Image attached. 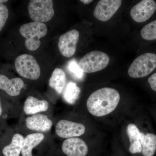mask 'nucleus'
I'll list each match as a JSON object with an SVG mask.
<instances>
[{
  "label": "nucleus",
  "mask_w": 156,
  "mask_h": 156,
  "mask_svg": "<svg viewBox=\"0 0 156 156\" xmlns=\"http://www.w3.org/2000/svg\"><path fill=\"white\" fill-rule=\"evenodd\" d=\"M8 2V0H0V3H2V4H4V3L7 2Z\"/></svg>",
  "instance_id": "cd10ccee"
},
{
  "label": "nucleus",
  "mask_w": 156,
  "mask_h": 156,
  "mask_svg": "<svg viewBox=\"0 0 156 156\" xmlns=\"http://www.w3.org/2000/svg\"><path fill=\"white\" fill-rule=\"evenodd\" d=\"M25 124L28 130L34 132L44 133L50 131L53 122L47 115L38 113L27 117Z\"/></svg>",
  "instance_id": "9b49d317"
},
{
  "label": "nucleus",
  "mask_w": 156,
  "mask_h": 156,
  "mask_svg": "<svg viewBox=\"0 0 156 156\" xmlns=\"http://www.w3.org/2000/svg\"><path fill=\"white\" fill-rule=\"evenodd\" d=\"M24 136L19 133H15L11 143L3 148L2 154L5 156H20L21 153Z\"/></svg>",
  "instance_id": "f3484780"
},
{
  "label": "nucleus",
  "mask_w": 156,
  "mask_h": 156,
  "mask_svg": "<svg viewBox=\"0 0 156 156\" xmlns=\"http://www.w3.org/2000/svg\"><path fill=\"white\" fill-rule=\"evenodd\" d=\"M24 87V82L21 78L10 79L4 75L0 74V89L5 91L10 96H18Z\"/></svg>",
  "instance_id": "ddd939ff"
},
{
  "label": "nucleus",
  "mask_w": 156,
  "mask_h": 156,
  "mask_svg": "<svg viewBox=\"0 0 156 156\" xmlns=\"http://www.w3.org/2000/svg\"><path fill=\"white\" fill-rule=\"evenodd\" d=\"M85 131L86 128L83 124L67 120H60L55 126L57 136L65 139L81 136Z\"/></svg>",
  "instance_id": "0eeeda50"
},
{
  "label": "nucleus",
  "mask_w": 156,
  "mask_h": 156,
  "mask_svg": "<svg viewBox=\"0 0 156 156\" xmlns=\"http://www.w3.org/2000/svg\"><path fill=\"white\" fill-rule=\"evenodd\" d=\"M156 67V54L144 53L133 61L128 69V74L133 78L144 77L150 74Z\"/></svg>",
  "instance_id": "7ed1b4c3"
},
{
  "label": "nucleus",
  "mask_w": 156,
  "mask_h": 156,
  "mask_svg": "<svg viewBox=\"0 0 156 156\" xmlns=\"http://www.w3.org/2000/svg\"><path fill=\"white\" fill-rule=\"evenodd\" d=\"M49 108L50 103L48 101L29 96L23 104V111L25 115L29 116L47 112Z\"/></svg>",
  "instance_id": "4468645a"
},
{
  "label": "nucleus",
  "mask_w": 156,
  "mask_h": 156,
  "mask_svg": "<svg viewBox=\"0 0 156 156\" xmlns=\"http://www.w3.org/2000/svg\"><path fill=\"white\" fill-rule=\"evenodd\" d=\"M62 149L67 156H86L89 151L86 143L78 137L66 139L62 143Z\"/></svg>",
  "instance_id": "f8f14e48"
},
{
  "label": "nucleus",
  "mask_w": 156,
  "mask_h": 156,
  "mask_svg": "<svg viewBox=\"0 0 156 156\" xmlns=\"http://www.w3.org/2000/svg\"><path fill=\"white\" fill-rule=\"evenodd\" d=\"M122 2L121 0H101L94 10V16L100 21L106 22L115 14Z\"/></svg>",
  "instance_id": "1a4fd4ad"
},
{
  "label": "nucleus",
  "mask_w": 156,
  "mask_h": 156,
  "mask_svg": "<svg viewBox=\"0 0 156 156\" xmlns=\"http://www.w3.org/2000/svg\"><path fill=\"white\" fill-rule=\"evenodd\" d=\"M20 33L26 39V48L30 51L37 50L41 44L40 39L47 34L48 27L44 23L33 22L25 23L20 27Z\"/></svg>",
  "instance_id": "f03ea898"
},
{
  "label": "nucleus",
  "mask_w": 156,
  "mask_h": 156,
  "mask_svg": "<svg viewBox=\"0 0 156 156\" xmlns=\"http://www.w3.org/2000/svg\"><path fill=\"white\" fill-rule=\"evenodd\" d=\"M14 64L16 71L22 77L35 80L41 76L40 66L32 55L23 54L18 56L15 59Z\"/></svg>",
  "instance_id": "39448f33"
},
{
  "label": "nucleus",
  "mask_w": 156,
  "mask_h": 156,
  "mask_svg": "<svg viewBox=\"0 0 156 156\" xmlns=\"http://www.w3.org/2000/svg\"><path fill=\"white\" fill-rule=\"evenodd\" d=\"M144 156H153L156 151V136L154 134L142 133L140 140Z\"/></svg>",
  "instance_id": "a211bd4d"
},
{
  "label": "nucleus",
  "mask_w": 156,
  "mask_h": 156,
  "mask_svg": "<svg viewBox=\"0 0 156 156\" xmlns=\"http://www.w3.org/2000/svg\"><path fill=\"white\" fill-rule=\"evenodd\" d=\"M156 10V2L153 0H143L134 5L130 11L132 19L137 23L145 22Z\"/></svg>",
  "instance_id": "9d476101"
},
{
  "label": "nucleus",
  "mask_w": 156,
  "mask_h": 156,
  "mask_svg": "<svg viewBox=\"0 0 156 156\" xmlns=\"http://www.w3.org/2000/svg\"><path fill=\"white\" fill-rule=\"evenodd\" d=\"M66 75L61 68H56L53 71L49 80V86L58 94L63 93L66 87Z\"/></svg>",
  "instance_id": "dca6fc26"
},
{
  "label": "nucleus",
  "mask_w": 156,
  "mask_h": 156,
  "mask_svg": "<svg viewBox=\"0 0 156 156\" xmlns=\"http://www.w3.org/2000/svg\"><path fill=\"white\" fill-rule=\"evenodd\" d=\"M80 92V89L75 83L70 82L63 91V98L68 103L73 104L79 98Z\"/></svg>",
  "instance_id": "6ab92c4d"
},
{
  "label": "nucleus",
  "mask_w": 156,
  "mask_h": 156,
  "mask_svg": "<svg viewBox=\"0 0 156 156\" xmlns=\"http://www.w3.org/2000/svg\"><path fill=\"white\" fill-rule=\"evenodd\" d=\"M29 14L34 22H47L54 15L52 0H31L28 6Z\"/></svg>",
  "instance_id": "423d86ee"
},
{
  "label": "nucleus",
  "mask_w": 156,
  "mask_h": 156,
  "mask_svg": "<svg viewBox=\"0 0 156 156\" xmlns=\"http://www.w3.org/2000/svg\"><path fill=\"white\" fill-rule=\"evenodd\" d=\"M80 39V33L75 29L67 32L59 37L58 48L62 55L65 57H72L76 53Z\"/></svg>",
  "instance_id": "6e6552de"
},
{
  "label": "nucleus",
  "mask_w": 156,
  "mask_h": 156,
  "mask_svg": "<svg viewBox=\"0 0 156 156\" xmlns=\"http://www.w3.org/2000/svg\"><path fill=\"white\" fill-rule=\"evenodd\" d=\"M127 132L130 143L140 141L142 135V132H140L137 127L133 124L128 125L127 128Z\"/></svg>",
  "instance_id": "412c9836"
},
{
  "label": "nucleus",
  "mask_w": 156,
  "mask_h": 156,
  "mask_svg": "<svg viewBox=\"0 0 156 156\" xmlns=\"http://www.w3.org/2000/svg\"><path fill=\"white\" fill-rule=\"evenodd\" d=\"M9 16V10L7 6L4 4L0 3V31L5 26Z\"/></svg>",
  "instance_id": "5701e85b"
},
{
  "label": "nucleus",
  "mask_w": 156,
  "mask_h": 156,
  "mask_svg": "<svg viewBox=\"0 0 156 156\" xmlns=\"http://www.w3.org/2000/svg\"><path fill=\"white\" fill-rule=\"evenodd\" d=\"M109 62V57L106 53L95 50L83 56L78 64L83 72L91 73L104 69Z\"/></svg>",
  "instance_id": "20e7f679"
},
{
  "label": "nucleus",
  "mask_w": 156,
  "mask_h": 156,
  "mask_svg": "<svg viewBox=\"0 0 156 156\" xmlns=\"http://www.w3.org/2000/svg\"><path fill=\"white\" fill-rule=\"evenodd\" d=\"M68 69L76 77L82 79L83 76V72L79 66V64L75 60H71L68 64Z\"/></svg>",
  "instance_id": "4be33fe9"
},
{
  "label": "nucleus",
  "mask_w": 156,
  "mask_h": 156,
  "mask_svg": "<svg viewBox=\"0 0 156 156\" xmlns=\"http://www.w3.org/2000/svg\"><path fill=\"white\" fill-rule=\"evenodd\" d=\"M143 38L146 41H154L156 39V20H153L144 26L140 31Z\"/></svg>",
  "instance_id": "aec40b11"
},
{
  "label": "nucleus",
  "mask_w": 156,
  "mask_h": 156,
  "mask_svg": "<svg viewBox=\"0 0 156 156\" xmlns=\"http://www.w3.org/2000/svg\"><path fill=\"white\" fill-rule=\"evenodd\" d=\"M80 1L81 2L83 3L85 5H89L93 2V1H92V0H81Z\"/></svg>",
  "instance_id": "a878e982"
},
{
  "label": "nucleus",
  "mask_w": 156,
  "mask_h": 156,
  "mask_svg": "<svg viewBox=\"0 0 156 156\" xmlns=\"http://www.w3.org/2000/svg\"><path fill=\"white\" fill-rule=\"evenodd\" d=\"M129 151L132 154L140 153L142 152V146L140 141L133 143L130 144Z\"/></svg>",
  "instance_id": "b1692460"
},
{
  "label": "nucleus",
  "mask_w": 156,
  "mask_h": 156,
  "mask_svg": "<svg viewBox=\"0 0 156 156\" xmlns=\"http://www.w3.org/2000/svg\"><path fill=\"white\" fill-rule=\"evenodd\" d=\"M148 82L150 85L151 89L155 92H156V73H154L148 79Z\"/></svg>",
  "instance_id": "393cba45"
},
{
  "label": "nucleus",
  "mask_w": 156,
  "mask_h": 156,
  "mask_svg": "<svg viewBox=\"0 0 156 156\" xmlns=\"http://www.w3.org/2000/svg\"><path fill=\"white\" fill-rule=\"evenodd\" d=\"M120 100V94L117 90L105 87L98 89L89 96L87 101V107L91 114L103 117L113 112Z\"/></svg>",
  "instance_id": "f257e3e1"
},
{
  "label": "nucleus",
  "mask_w": 156,
  "mask_h": 156,
  "mask_svg": "<svg viewBox=\"0 0 156 156\" xmlns=\"http://www.w3.org/2000/svg\"><path fill=\"white\" fill-rule=\"evenodd\" d=\"M44 133L33 132L24 137L21 154L22 156H33V151L44 141Z\"/></svg>",
  "instance_id": "2eb2a0df"
},
{
  "label": "nucleus",
  "mask_w": 156,
  "mask_h": 156,
  "mask_svg": "<svg viewBox=\"0 0 156 156\" xmlns=\"http://www.w3.org/2000/svg\"><path fill=\"white\" fill-rule=\"evenodd\" d=\"M2 102H1V98H0V117L2 116Z\"/></svg>",
  "instance_id": "bb28decb"
}]
</instances>
